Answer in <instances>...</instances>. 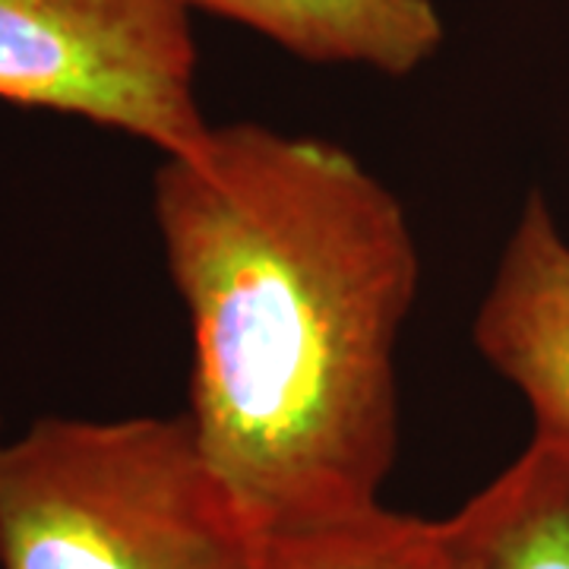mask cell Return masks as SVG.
<instances>
[{
	"label": "cell",
	"instance_id": "7a4b0ae2",
	"mask_svg": "<svg viewBox=\"0 0 569 569\" xmlns=\"http://www.w3.org/2000/svg\"><path fill=\"white\" fill-rule=\"evenodd\" d=\"M0 569H272L190 415H44L0 447Z\"/></svg>",
	"mask_w": 569,
	"mask_h": 569
},
{
	"label": "cell",
	"instance_id": "5b68a950",
	"mask_svg": "<svg viewBox=\"0 0 569 569\" xmlns=\"http://www.w3.org/2000/svg\"><path fill=\"white\" fill-rule=\"evenodd\" d=\"M241 22L310 63H351L408 77L443 44L430 0H183Z\"/></svg>",
	"mask_w": 569,
	"mask_h": 569
},
{
	"label": "cell",
	"instance_id": "52a82bcc",
	"mask_svg": "<svg viewBox=\"0 0 569 569\" xmlns=\"http://www.w3.org/2000/svg\"><path fill=\"white\" fill-rule=\"evenodd\" d=\"M272 569H462L447 519L380 507L355 522L269 548Z\"/></svg>",
	"mask_w": 569,
	"mask_h": 569
},
{
	"label": "cell",
	"instance_id": "277c9868",
	"mask_svg": "<svg viewBox=\"0 0 569 569\" xmlns=\"http://www.w3.org/2000/svg\"><path fill=\"white\" fill-rule=\"evenodd\" d=\"M471 339L529 402L535 437L569 443V244L538 190L500 253Z\"/></svg>",
	"mask_w": 569,
	"mask_h": 569
},
{
	"label": "cell",
	"instance_id": "ba28073f",
	"mask_svg": "<svg viewBox=\"0 0 569 569\" xmlns=\"http://www.w3.org/2000/svg\"><path fill=\"white\" fill-rule=\"evenodd\" d=\"M0 447H3V440H0Z\"/></svg>",
	"mask_w": 569,
	"mask_h": 569
},
{
	"label": "cell",
	"instance_id": "3957f363",
	"mask_svg": "<svg viewBox=\"0 0 569 569\" xmlns=\"http://www.w3.org/2000/svg\"><path fill=\"white\" fill-rule=\"evenodd\" d=\"M0 99L156 146L197 149V44L183 0H0Z\"/></svg>",
	"mask_w": 569,
	"mask_h": 569
},
{
	"label": "cell",
	"instance_id": "8992f818",
	"mask_svg": "<svg viewBox=\"0 0 569 569\" xmlns=\"http://www.w3.org/2000/svg\"><path fill=\"white\" fill-rule=\"evenodd\" d=\"M462 569H569V443H531L447 516Z\"/></svg>",
	"mask_w": 569,
	"mask_h": 569
},
{
	"label": "cell",
	"instance_id": "6da1fadb",
	"mask_svg": "<svg viewBox=\"0 0 569 569\" xmlns=\"http://www.w3.org/2000/svg\"><path fill=\"white\" fill-rule=\"evenodd\" d=\"M152 212L193 339L187 415L266 548L383 507L421 284L396 193L336 142L244 121L162 156Z\"/></svg>",
	"mask_w": 569,
	"mask_h": 569
}]
</instances>
